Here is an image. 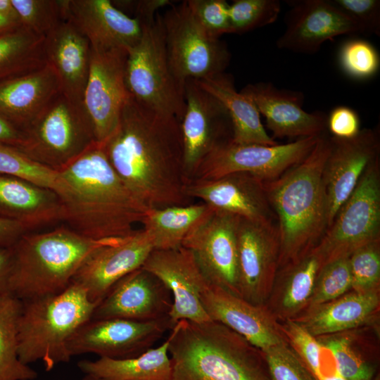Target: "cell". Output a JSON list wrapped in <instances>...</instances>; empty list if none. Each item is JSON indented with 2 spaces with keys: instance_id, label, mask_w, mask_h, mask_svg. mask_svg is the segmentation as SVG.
<instances>
[{
  "instance_id": "6da1fadb",
  "label": "cell",
  "mask_w": 380,
  "mask_h": 380,
  "mask_svg": "<svg viewBox=\"0 0 380 380\" xmlns=\"http://www.w3.org/2000/svg\"><path fill=\"white\" fill-rule=\"evenodd\" d=\"M103 146L120 179L148 208L189 203L177 118L128 95L118 125Z\"/></svg>"
},
{
  "instance_id": "7a4b0ae2",
  "label": "cell",
  "mask_w": 380,
  "mask_h": 380,
  "mask_svg": "<svg viewBox=\"0 0 380 380\" xmlns=\"http://www.w3.org/2000/svg\"><path fill=\"white\" fill-rule=\"evenodd\" d=\"M65 226L87 238L103 240L133 233L148 209L125 186L94 142L58 172Z\"/></svg>"
},
{
  "instance_id": "3957f363",
  "label": "cell",
  "mask_w": 380,
  "mask_h": 380,
  "mask_svg": "<svg viewBox=\"0 0 380 380\" xmlns=\"http://www.w3.org/2000/svg\"><path fill=\"white\" fill-rule=\"evenodd\" d=\"M330 137L322 134L310 153L278 178L265 182L277 218L283 260H296L317 241L328 227L323 170Z\"/></svg>"
},
{
  "instance_id": "277c9868",
  "label": "cell",
  "mask_w": 380,
  "mask_h": 380,
  "mask_svg": "<svg viewBox=\"0 0 380 380\" xmlns=\"http://www.w3.org/2000/svg\"><path fill=\"white\" fill-rule=\"evenodd\" d=\"M170 331V380H272L260 350L219 322L180 320Z\"/></svg>"
},
{
  "instance_id": "5b68a950",
  "label": "cell",
  "mask_w": 380,
  "mask_h": 380,
  "mask_svg": "<svg viewBox=\"0 0 380 380\" xmlns=\"http://www.w3.org/2000/svg\"><path fill=\"white\" fill-rule=\"evenodd\" d=\"M116 239H91L67 226L25 234L12 246L10 293L22 301L61 293L94 251Z\"/></svg>"
},
{
  "instance_id": "8992f818",
  "label": "cell",
  "mask_w": 380,
  "mask_h": 380,
  "mask_svg": "<svg viewBox=\"0 0 380 380\" xmlns=\"http://www.w3.org/2000/svg\"><path fill=\"white\" fill-rule=\"evenodd\" d=\"M18 321V357L25 365L43 362L48 372L68 362V343L91 319L96 304L71 283L61 293L22 301Z\"/></svg>"
},
{
  "instance_id": "52a82bcc",
  "label": "cell",
  "mask_w": 380,
  "mask_h": 380,
  "mask_svg": "<svg viewBox=\"0 0 380 380\" xmlns=\"http://www.w3.org/2000/svg\"><path fill=\"white\" fill-rule=\"evenodd\" d=\"M141 25L140 40L127 52V92L142 106L181 122L185 110L184 85L177 80L169 64L161 14Z\"/></svg>"
},
{
  "instance_id": "ba28073f",
  "label": "cell",
  "mask_w": 380,
  "mask_h": 380,
  "mask_svg": "<svg viewBox=\"0 0 380 380\" xmlns=\"http://www.w3.org/2000/svg\"><path fill=\"white\" fill-rule=\"evenodd\" d=\"M22 131L23 142L16 148L56 172L96 142L84 108L62 93Z\"/></svg>"
},
{
  "instance_id": "9c48e42d",
  "label": "cell",
  "mask_w": 380,
  "mask_h": 380,
  "mask_svg": "<svg viewBox=\"0 0 380 380\" xmlns=\"http://www.w3.org/2000/svg\"><path fill=\"white\" fill-rule=\"evenodd\" d=\"M161 20L169 64L180 83L224 72L231 60L227 44L203 29L186 1L169 6Z\"/></svg>"
},
{
  "instance_id": "30bf717a",
  "label": "cell",
  "mask_w": 380,
  "mask_h": 380,
  "mask_svg": "<svg viewBox=\"0 0 380 380\" xmlns=\"http://www.w3.org/2000/svg\"><path fill=\"white\" fill-rule=\"evenodd\" d=\"M380 238V156L367 167L317 248L324 264Z\"/></svg>"
},
{
  "instance_id": "8fae6325",
  "label": "cell",
  "mask_w": 380,
  "mask_h": 380,
  "mask_svg": "<svg viewBox=\"0 0 380 380\" xmlns=\"http://www.w3.org/2000/svg\"><path fill=\"white\" fill-rule=\"evenodd\" d=\"M319 136L274 145L237 144L232 139L217 146L205 157L193 179H213L241 172L264 182L272 181L304 159Z\"/></svg>"
},
{
  "instance_id": "7c38bea8",
  "label": "cell",
  "mask_w": 380,
  "mask_h": 380,
  "mask_svg": "<svg viewBox=\"0 0 380 380\" xmlns=\"http://www.w3.org/2000/svg\"><path fill=\"white\" fill-rule=\"evenodd\" d=\"M184 98L180 129L184 172L189 182L205 157L217 146L232 139L233 127L224 106L196 80L185 82Z\"/></svg>"
},
{
  "instance_id": "4fadbf2b",
  "label": "cell",
  "mask_w": 380,
  "mask_h": 380,
  "mask_svg": "<svg viewBox=\"0 0 380 380\" xmlns=\"http://www.w3.org/2000/svg\"><path fill=\"white\" fill-rule=\"evenodd\" d=\"M239 217L212 210L187 234L189 250L210 284L240 296L237 229Z\"/></svg>"
},
{
  "instance_id": "5bb4252c",
  "label": "cell",
  "mask_w": 380,
  "mask_h": 380,
  "mask_svg": "<svg viewBox=\"0 0 380 380\" xmlns=\"http://www.w3.org/2000/svg\"><path fill=\"white\" fill-rule=\"evenodd\" d=\"M174 325L170 316L148 322L91 319L70 338L68 349L71 357L94 353L99 357L132 358L152 348Z\"/></svg>"
},
{
  "instance_id": "9a60e30c",
  "label": "cell",
  "mask_w": 380,
  "mask_h": 380,
  "mask_svg": "<svg viewBox=\"0 0 380 380\" xmlns=\"http://www.w3.org/2000/svg\"><path fill=\"white\" fill-rule=\"evenodd\" d=\"M127 52L91 50L82 106L97 143H104L115 132L128 97L125 75Z\"/></svg>"
},
{
  "instance_id": "2e32d148",
  "label": "cell",
  "mask_w": 380,
  "mask_h": 380,
  "mask_svg": "<svg viewBox=\"0 0 380 380\" xmlns=\"http://www.w3.org/2000/svg\"><path fill=\"white\" fill-rule=\"evenodd\" d=\"M154 250L144 229L118 238L94 251L80 267L71 283L81 286L96 305L119 279L142 267Z\"/></svg>"
},
{
  "instance_id": "e0dca14e",
  "label": "cell",
  "mask_w": 380,
  "mask_h": 380,
  "mask_svg": "<svg viewBox=\"0 0 380 380\" xmlns=\"http://www.w3.org/2000/svg\"><path fill=\"white\" fill-rule=\"evenodd\" d=\"M142 267L169 289L172 297L169 316L174 324L180 320L198 323L211 321L201 300V293L210 283L189 250L183 246L153 250Z\"/></svg>"
},
{
  "instance_id": "ac0fdd59",
  "label": "cell",
  "mask_w": 380,
  "mask_h": 380,
  "mask_svg": "<svg viewBox=\"0 0 380 380\" xmlns=\"http://www.w3.org/2000/svg\"><path fill=\"white\" fill-rule=\"evenodd\" d=\"M330 143L323 170L328 227L354 191L368 165L379 157V128L363 129L351 139L330 137Z\"/></svg>"
},
{
  "instance_id": "d6986e66",
  "label": "cell",
  "mask_w": 380,
  "mask_h": 380,
  "mask_svg": "<svg viewBox=\"0 0 380 380\" xmlns=\"http://www.w3.org/2000/svg\"><path fill=\"white\" fill-rule=\"evenodd\" d=\"M286 29L276 44L280 49L311 54L342 34L363 33L360 26L329 0L287 1Z\"/></svg>"
},
{
  "instance_id": "ffe728a7",
  "label": "cell",
  "mask_w": 380,
  "mask_h": 380,
  "mask_svg": "<svg viewBox=\"0 0 380 380\" xmlns=\"http://www.w3.org/2000/svg\"><path fill=\"white\" fill-rule=\"evenodd\" d=\"M172 305L169 289L156 275L141 267L113 284L95 307L91 319L154 321L168 317Z\"/></svg>"
},
{
  "instance_id": "44dd1931",
  "label": "cell",
  "mask_w": 380,
  "mask_h": 380,
  "mask_svg": "<svg viewBox=\"0 0 380 380\" xmlns=\"http://www.w3.org/2000/svg\"><path fill=\"white\" fill-rule=\"evenodd\" d=\"M186 194L215 210L253 222L277 223L265 182L250 173L239 172L213 179H193L187 184Z\"/></svg>"
},
{
  "instance_id": "7402d4cb",
  "label": "cell",
  "mask_w": 380,
  "mask_h": 380,
  "mask_svg": "<svg viewBox=\"0 0 380 380\" xmlns=\"http://www.w3.org/2000/svg\"><path fill=\"white\" fill-rule=\"evenodd\" d=\"M240 92L265 117L273 139L317 137L326 132L327 116L319 111L306 112L301 92L280 89L265 82L248 84Z\"/></svg>"
},
{
  "instance_id": "603a6c76",
  "label": "cell",
  "mask_w": 380,
  "mask_h": 380,
  "mask_svg": "<svg viewBox=\"0 0 380 380\" xmlns=\"http://www.w3.org/2000/svg\"><path fill=\"white\" fill-rule=\"evenodd\" d=\"M65 18L70 20L96 51H129L140 40L141 23L109 0H66ZM65 19V20H66Z\"/></svg>"
},
{
  "instance_id": "cb8c5ba5",
  "label": "cell",
  "mask_w": 380,
  "mask_h": 380,
  "mask_svg": "<svg viewBox=\"0 0 380 380\" xmlns=\"http://www.w3.org/2000/svg\"><path fill=\"white\" fill-rule=\"evenodd\" d=\"M237 242L240 296L254 303L273 272L280 250L277 224L239 217Z\"/></svg>"
},
{
  "instance_id": "d4e9b609",
  "label": "cell",
  "mask_w": 380,
  "mask_h": 380,
  "mask_svg": "<svg viewBox=\"0 0 380 380\" xmlns=\"http://www.w3.org/2000/svg\"><path fill=\"white\" fill-rule=\"evenodd\" d=\"M91 54L89 42L68 19L44 37L46 63L55 70L62 94L82 108Z\"/></svg>"
},
{
  "instance_id": "484cf974",
  "label": "cell",
  "mask_w": 380,
  "mask_h": 380,
  "mask_svg": "<svg viewBox=\"0 0 380 380\" xmlns=\"http://www.w3.org/2000/svg\"><path fill=\"white\" fill-rule=\"evenodd\" d=\"M201 300L212 321L234 331L261 352L283 342L265 313L241 297L210 284Z\"/></svg>"
},
{
  "instance_id": "4316f807",
  "label": "cell",
  "mask_w": 380,
  "mask_h": 380,
  "mask_svg": "<svg viewBox=\"0 0 380 380\" xmlns=\"http://www.w3.org/2000/svg\"><path fill=\"white\" fill-rule=\"evenodd\" d=\"M61 93L58 76L46 63L0 81V115L23 130Z\"/></svg>"
},
{
  "instance_id": "83f0119b",
  "label": "cell",
  "mask_w": 380,
  "mask_h": 380,
  "mask_svg": "<svg viewBox=\"0 0 380 380\" xmlns=\"http://www.w3.org/2000/svg\"><path fill=\"white\" fill-rule=\"evenodd\" d=\"M0 217L18 222L29 231L62 222L58 195L23 178L0 175Z\"/></svg>"
},
{
  "instance_id": "f1b7e54d",
  "label": "cell",
  "mask_w": 380,
  "mask_h": 380,
  "mask_svg": "<svg viewBox=\"0 0 380 380\" xmlns=\"http://www.w3.org/2000/svg\"><path fill=\"white\" fill-rule=\"evenodd\" d=\"M196 82L218 99L227 110L232 123L233 142L264 145L278 144L265 131L260 115L253 103L236 91L234 79L229 74L222 72Z\"/></svg>"
},
{
  "instance_id": "f546056e",
  "label": "cell",
  "mask_w": 380,
  "mask_h": 380,
  "mask_svg": "<svg viewBox=\"0 0 380 380\" xmlns=\"http://www.w3.org/2000/svg\"><path fill=\"white\" fill-rule=\"evenodd\" d=\"M169 338L155 348L127 359L99 357L81 360L79 369L85 374L110 380H170L171 362L168 353Z\"/></svg>"
},
{
  "instance_id": "4dcf8cb0",
  "label": "cell",
  "mask_w": 380,
  "mask_h": 380,
  "mask_svg": "<svg viewBox=\"0 0 380 380\" xmlns=\"http://www.w3.org/2000/svg\"><path fill=\"white\" fill-rule=\"evenodd\" d=\"M212 210L203 202L148 208L141 223L151 237L154 250L175 249Z\"/></svg>"
},
{
  "instance_id": "1f68e13d",
  "label": "cell",
  "mask_w": 380,
  "mask_h": 380,
  "mask_svg": "<svg viewBox=\"0 0 380 380\" xmlns=\"http://www.w3.org/2000/svg\"><path fill=\"white\" fill-rule=\"evenodd\" d=\"M378 305L375 292L352 293L324 306L303 326L314 336L340 332L362 324Z\"/></svg>"
},
{
  "instance_id": "d6a6232c",
  "label": "cell",
  "mask_w": 380,
  "mask_h": 380,
  "mask_svg": "<svg viewBox=\"0 0 380 380\" xmlns=\"http://www.w3.org/2000/svg\"><path fill=\"white\" fill-rule=\"evenodd\" d=\"M46 63L44 36L22 25L0 35V81Z\"/></svg>"
},
{
  "instance_id": "836d02e7",
  "label": "cell",
  "mask_w": 380,
  "mask_h": 380,
  "mask_svg": "<svg viewBox=\"0 0 380 380\" xmlns=\"http://www.w3.org/2000/svg\"><path fill=\"white\" fill-rule=\"evenodd\" d=\"M23 302L11 293L0 296V380H33L37 372L18 357V321Z\"/></svg>"
},
{
  "instance_id": "e575fe53",
  "label": "cell",
  "mask_w": 380,
  "mask_h": 380,
  "mask_svg": "<svg viewBox=\"0 0 380 380\" xmlns=\"http://www.w3.org/2000/svg\"><path fill=\"white\" fill-rule=\"evenodd\" d=\"M0 175L23 178L56 194L61 188L58 172L34 162L16 148L3 144H0Z\"/></svg>"
},
{
  "instance_id": "d590c367",
  "label": "cell",
  "mask_w": 380,
  "mask_h": 380,
  "mask_svg": "<svg viewBox=\"0 0 380 380\" xmlns=\"http://www.w3.org/2000/svg\"><path fill=\"white\" fill-rule=\"evenodd\" d=\"M19 22L34 33L45 37L65 20L66 0H11Z\"/></svg>"
},
{
  "instance_id": "8d00e7d4",
  "label": "cell",
  "mask_w": 380,
  "mask_h": 380,
  "mask_svg": "<svg viewBox=\"0 0 380 380\" xmlns=\"http://www.w3.org/2000/svg\"><path fill=\"white\" fill-rule=\"evenodd\" d=\"M280 11L278 0H234L229 6L231 33L243 34L272 24Z\"/></svg>"
},
{
  "instance_id": "74e56055",
  "label": "cell",
  "mask_w": 380,
  "mask_h": 380,
  "mask_svg": "<svg viewBox=\"0 0 380 380\" xmlns=\"http://www.w3.org/2000/svg\"><path fill=\"white\" fill-rule=\"evenodd\" d=\"M323 265V259L317 248H312L297 262L290 272L283 297V305L286 308H295L311 296L317 274Z\"/></svg>"
},
{
  "instance_id": "f35d334b",
  "label": "cell",
  "mask_w": 380,
  "mask_h": 380,
  "mask_svg": "<svg viewBox=\"0 0 380 380\" xmlns=\"http://www.w3.org/2000/svg\"><path fill=\"white\" fill-rule=\"evenodd\" d=\"M342 71L355 80H367L379 71L380 57L376 49L369 42L352 39L345 42L338 52Z\"/></svg>"
},
{
  "instance_id": "ab89813d",
  "label": "cell",
  "mask_w": 380,
  "mask_h": 380,
  "mask_svg": "<svg viewBox=\"0 0 380 380\" xmlns=\"http://www.w3.org/2000/svg\"><path fill=\"white\" fill-rule=\"evenodd\" d=\"M352 286L348 256H342L324 264L314 288L313 302L324 303L341 296Z\"/></svg>"
},
{
  "instance_id": "60d3db41",
  "label": "cell",
  "mask_w": 380,
  "mask_h": 380,
  "mask_svg": "<svg viewBox=\"0 0 380 380\" xmlns=\"http://www.w3.org/2000/svg\"><path fill=\"white\" fill-rule=\"evenodd\" d=\"M352 286L356 290L372 291L380 278L379 239L365 243L348 256Z\"/></svg>"
},
{
  "instance_id": "b9f144b4",
  "label": "cell",
  "mask_w": 380,
  "mask_h": 380,
  "mask_svg": "<svg viewBox=\"0 0 380 380\" xmlns=\"http://www.w3.org/2000/svg\"><path fill=\"white\" fill-rule=\"evenodd\" d=\"M333 352L341 374L346 380H372L375 367L353 347L346 337H332L324 343Z\"/></svg>"
},
{
  "instance_id": "7bdbcfd3",
  "label": "cell",
  "mask_w": 380,
  "mask_h": 380,
  "mask_svg": "<svg viewBox=\"0 0 380 380\" xmlns=\"http://www.w3.org/2000/svg\"><path fill=\"white\" fill-rule=\"evenodd\" d=\"M262 353L272 380H315L296 353L283 342Z\"/></svg>"
},
{
  "instance_id": "ee69618b",
  "label": "cell",
  "mask_w": 380,
  "mask_h": 380,
  "mask_svg": "<svg viewBox=\"0 0 380 380\" xmlns=\"http://www.w3.org/2000/svg\"><path fill=\"white\" fill-rule=\"evenodd\" d=\"M193 16L212 37L231 33L229 6L225 0L186 1Z\"/></svg>"
},
{
  "instance_id": "f6af8a7d",
  "label": "cell",
  "mask_w": 380,
  "mask_h": 380,
  "mask_svg": "<svg viewBox=\"0 0 380 380\" xmlns=\"http://www.w3.org/2000/svg\"><path fill=\"white\" fill-rule=\"evenodd\" d=\"M330 2L355 21L363 33L380 36V1L329 0Z\"/></svg>"
},
{
  "instance_id": "bcb514c9",
  "label": "cell",
  "mask_w": 380,
  "mask_h": 380,
  "mask_svg": "<svg viewBox=\"0 0 380 380\" xmlns=\"http://www.w3.org/2000/svg\"><path fill=\"white\" fill-rule=\"evenodd\" d=\"M286 331L296 348V354L310 373L317 365L320 343L303 325L296 322H288Z\"/></svg>"
},
{
  "instance_id": "7dc6e473",
  "label": "cell",
  "mask_w": 380,
  "mask_h": 380,
  "mask_svg": "<svg viewBox=\"0 0 380 380\" xmlns=\"http://www.w3.org/2000/svg\"><path fill=\"white\" fill-rule=\"evenodd\" d=\"M327 128L334 137L353 138L361 130L359 115L355 110L349 107L337 106L327 117Z\"/></svg>"
},
{
  "instance_id": "c3c4849f",
  "label": "cell",
  "mask_w": 380,
  "mask_h": 380,
  "mask_svg": "<svg viewBox=\"0 0 380 380\" xmlns=\"http://www.w3.org/2000/svg\"><path fill=\"white\" fill-rule=\"evenodd\" d=\"M116 8L124 12L125 10L133 13V18L141 24L153 21L160 8L169 7L173 4L170 0H139L112 1Z\"/></svg>"
},
{
  "instance_id": "681fc988",
  "label": "cell",
  "mask_w": 380,
  "mask_h": 380,
  "mask_svg": "<svg viewBox=\"0 0 380 380\" xmlns=\"http://www.w3.org/2000/svg\"><path fill=\"white\" fill-rule=\"evenodd\" d=\"M30 232L18 222L0 217V247L13 246L22 236Z\"/></svg>"
},
{
  "instance_id": "f907efd6",
  "label": "cell",
  "mask_w": 380,
  "mask_h": 380,
  "mask_svg": "<svg viewBox=\"0 0 380 380\" xmlns=\"http://www.w3.org/2000/svg\"><path fill=\"white\" fill-rule=\"evenodd\" d=\"M13 261L12 246L0 247V296L10 293Z\"/></svg>"
},
{
  "instance_id": "816d5d0a",
  "label": "cell",
  "mask_w": 380,
  "mask_h": 380,
  "mask_svg": "<svg viewBox=\"0 0 380 380\" xmlns=\"http://www.w3.org/2000/svg\"><path fill=\"white\" fill-rule=\"evenodd\" d=\"M23 137V131L0 115V144L18 148Z\"/></svg>"
},
{
  "instance_id": "f5cc1de1",
  "label": "cell",
  "mask_w": 380,
  "mask_h": 380,
  "mask_svg": "<svg viewBox=\"0 0 380 380\" xmlns=\"http://www.w3.org/2000/svg\"><path fill=\"white\" fill-rule=\"evenodd\" d=\"M20 25L18 22L0 13V35L11 31Z\"/></svg>"
},
{
  "instance_id": "db71d44e",
  "label": "cell",
  "mask_w": 380,
  "mask_h": 380,
  "mask_svg": "<svg viewBox=\"0 0 380 380\" xmlns=\"http://www.w3.org/2000/svg\"><path fill=\"white\" fill-rule=\"evenodd\" d=\"M0 13L20 23L18 15L11 4V0H0Z\"/></svg>"
},
{
  "instance_id": "11a10c76",
  "label": "cell",
  "mask_w": 380,
  "mask_h": 380,
  "mask_svg": "<svg viewBox=\"0 0 380 380\" xmlns=\"http://www.w3.org/2000/svg\"><path fill=\"white\" fill-rule=\"evenodd\" d=\"M81 380H110L101 377H98L92 375L85 374Z\"/></svg>"
},
{
  "instance_id": "9f6ffc18",
  "label": "cell",
  "mask_w": 380,
  "mask_h": 380,
  "mask_svg": "<svg viewBox=\"0 0 380 380\" xmlns=\"http://www.w3.org/2000/svg\"><path fill=\"white\" fill-rule=\"evenodd\" d=\"M372 380H379V375H378V376H374V377L373 378V379H372Z\"/></svg>"
}]
</instances>
